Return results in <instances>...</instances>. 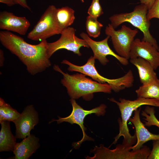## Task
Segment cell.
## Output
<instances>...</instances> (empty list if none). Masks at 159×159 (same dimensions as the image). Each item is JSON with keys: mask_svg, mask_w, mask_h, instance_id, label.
I'll return each instance as SVG.
<instances>
[{"mask_svg": "<svg viewBox=\"0 0 159 159\" xmlns=\"http://www.w3.org/2000/svg\"><path fill=\"white\" fill-rule=\"evenodd\" d=\"M0 41L3 46L19 58L31 75L42 72L51 65L47 54L46 40L37 44H31L21 37L6 31L0 32Z\"/></svg>", "mask_w": 159, "mask_h": 159, "instance_id": "1", "label": "cell"}, {"mask_svg": "<svg viewBox=\"0 0 159 159\" xmlns=\"http://www.w3.org/2000/svg\"><path fill=\"white\" fill-rule=\"evenodd\" d=\"M53 69L62 75L61 82L66 87L71 99H78L82 97L86 100H89L93 97L94 93H110L111 92V87L107 83H100L94 81L82 73L70 75L65 73L58 65H54Z\"/></svg>", "mask_w": 159, "mask_h": 159, "instance_id": "2", "label": "cell"}, {"mask_svg": "<svg viewBox=\"0 0 159 159\" xmlns=\"http://www.w3.org/2000/svg\"><path fill=\"white\" fill-rule=\"evenodd\" d=\"M109 100L116 103L118 106L121 113V119L118 122L119 127V134L115 138L112 144H115L121 136L123 137L122 144L126 147H131L136 142L137 137L135 133L133 135L130 133L127 125L128 121L130 118L132 112L135 110L143 105L155 106L156 99L138 97L134 100H130L120 98V102L113 98Z\"/></svg>", "mask_w": 159, "mask_h": 159, "instance_id": "3", "label": "cell"}, {"mask_svg": "<svg viewBox=\"0 0 159 159\" xmlns=\"http://www.w3.org/2000/svg\"><path fill=\"white\" fill-rule=\"evenodd\" d=\"M95 59L93 57H90L85 64L82 66L75 65L66 59L63 60L61 63L68 65L67 69L69 71L80 72L90 77L100 83H107L110 86L112 90L115 92H118L133 86L134 78L131 70H129L121 77L109 79L102 76L97 72L95 66Z\"/></svg>", "mask_w": 159, "mask_h": 159, "instance_id": "4", "label": "cell"}, {"mask_svg": "<svg viewBox=\"0 0 159 159\" xmlns=\"http://www.w3.org/2000/svg\"><path fill=\"white\" fill-rule=\"evenodd\" d=\"M148 11L147 7L141 4L136 6L131 12L114 14L109 19L110 24L115 29L123 23H130L143 32V37L142 40L151 43L159 50L156 40L149 31L150 22L147 18Z\"/></svg>", "mask_w": 159, "mask_h": 159, "instance_id": "5", "label": "cell"}, {"mask_svg": "<svg viewBox=\"0 0 159 159\" xmlns=\"http://www.w3.org/2000/svg\"><path fill=\"white\" fill-rule=\"evenodd\" d=\"M57 8L54 5L49 6L42 14L27 37L34 41H42L54 35L61 34L63 29L58 21Z\"/></svg>", "mask_w": 159, "mask_h": 159, "instance_id": "6", "label": "cell"}, {"mask_svg": "<svg viewBox=\"0 0 159 159\" xmlns=\"http://www.w3.org/2000/svg\"><path fill=\"white\" fill-rule=\"evenodd\" d=\"M72 107V110L71 114L65 117H61L58 116L59 119L53 120L50 122L57 121L59 124L63 122H67L71 124H76L80 126L82 133L83 137L80 141L74 143L72 145L74 148L77 149L79 148L82 143L86 140H93L91 137L87 136L85 132L86 128L84 125V121L85 117L88 115L95 113L96 115L103 116L106 112V106L102 104L99 106L90 110L84 109L76 102L74 99H71L70 100Z\"/></svg>", "mask_w": 159, "mask_h": 159, "instance_id": "7", "label": "cell"}, {"mask_svg": "<svg viewBox=\"0 0 159 159\" xmlns=\"http://www.w3.org/2000/svg\"><path fill=\"white\" fill-rule=\"evenodd\" d=\"M131 150V147H126L122 144H118L116 148L110 150L101 145L100 147L96 146L91 151L94 153L93 157L87 156V159H147L150 150L146 146H143L136 151Z\"/></svg>", "mask_w": 159, "mask_h": 159, "instance_id": "8", "label": "cell"}, {"mask_svg": "<svg viewBox=\"0 0 159 159\" xmlns=\"http://www.w3.org/2000/svg\"><path fill=\"white\" fill-rule=\"evenodd\" d=\"M105 32L106 35L111 37L113 47L119 55L128 59H129L132 45L138 30L123 25L120 29L116 31L109 24Z\"/></svg>", "mask_w": 159, "mask_h": 159, "instance_id": "9", "label": "cell"}, {"mask_svg": "<svg viewBox=\"0 0 159 159\" xmlns=\"http://www.w3.org/2000/svg\"><path fill=\"white\" fill-rule=\"evenodd\" d=\"M75 31L74 28L68 27L62 30L58 39L52 42L48 43L47 52L48 57L50 58L55 52L61 49L73 52L80 56L82 55L80 50L81 47H90L84 39L75 35Z\"/></svg>", "mask_w": 159, "mask_h": 159, "instance_id": "10", "label": "cell"}, {"mask_svg": "<svg viewBox=\"0 0 159 159\" xmlns=\"http://www.w3.org/2000/svg\"><path fill=\"white\" fill-rule=\"evenodd\" d=\"M80 35L92 49L94 54V58L98 59L103 65H105L109 62L106 57L108 55L115 57L124 65H127L128 64V59L116 54L110 47L108 43V40L110 37L109 36H107L102 41H96L91 39L84 32H82Z\"/></svg>", "mask_w": 159, "mask_h": 159, "instance_id": "11", "label": "cell"}, {"mask_svg": "<svg viewBox=\"0 0 159 159\" xmlns=\"http://www.w3.org/2000/svg\"><path fill=\"white\" fill-rule=\"evenodd\" d=\"M39 122L38 114L33 105L26 106L13 122L16 127V138L23 139L29 135L31 130L34 129Z\"/></svg>", "mask_w": 159, "mask_h": 159, "instance_id": "12", "label": "cell"}, {"mask_svg": "<svg viewBox=\"0 0 159 159\" xmlns=\"http://www.w3.org/2000/svg\"><path fill=\"white\" fill-rule=\"evenodd\" d=\"M138 57L148 61L155 70L159 67V50L151 43L136 38L132 44L130 58Z\"/></svg>", "mask_w": 159, "mask_h": 159, "instance_id": "13", "label": "cell"}, {"mask_svg": "<svg viewBox=\"0 0 159 159\" xmlns=\"http://www.w3.org/2000/svg\"><path fill=\"white\" fill-rule=\"evenodd\" d=\"M30 23L25 17L17 16L11 12L4 11L0 13V29L25 35Z\"/></svg>", "mask_w": 159, "mask_h": 159, "instance_id": "14", "label": "cell"}, {"mask_svg": "<svg viewBox=\"0 0 159 159\" xmlns=\"http://www.w3.org/2000/svg\"><path fill=\"white\" fill-rule=\"evenodd\" d=\"M140 107L139 109L135 110L134 111V116L129 120L134 126L137 137L136 143L131 147L132 151L140 149L143 144L149 140H159V134H153L150 132L141 121L140 116Z\"/></svg>", "mask_w": 159, "mask_h": 159, "instance_id": "15", "label": "cell"}, {"mask_svg": "<svg viewBox=\"0 0 159 159\" xmlns=\"http://www.w3.org/2000/svg\"><path fill=\"white\" fill-rule=\"evenodd\" d=\"M39 138L30 134L16 143L13 151L15 159H28L40 147Z\"/></svg>", "mask_w": 159, "mask_h": 159, "instance_id": "16", "label": "cell"}, {"mask_svg": "<svg viewBox=\"0 0 159 159\" xmlns=\"http://www.w3.org/2000/svg\"><path fill=\"white\" fill-rule=\"evenodd\" d=\"M130 62L138 69L142 85L150 83L158 78L155 70L147 61L140 57L130 59Z\"/></svg>", "mask_w": 159, "mask_h": 159, "instance_id": "17", "label": "cell"}, {"mask_svg": "<svg viewBox=\"0 0 159 159\" xmlns=\"http://www.w3.org/2000/svg\"><path fill=\"white\" fill-rule=\"evenodd\" d=\"M10 122L5 121L0 122V151L13 152L16 143L15 136L12 134Z\"/></svg>", "mask_w": 159, "mask_h": 159, "instance_id": "18", "label": "cell"}, {"mask_svg": "<svg viewBox=\"0 0 159 159\" xmlns=\"http://www.w3.org/2000/svg\"><path fill=\"white\" fill-rule=\"evenodd\" d=\"M138 97L155 99L159 100V79L142 85L135 90Z\"/></svg>", "mask_w": 159, "mask_h": 159, "instance_id": "19", "label": "cell"}, {"mask_svg": "<svg viewBox=\"0 0 159 159\" xmlns=\"http://www.w3.org/2000/svg\"><path fill=\"white\" fill-rule=\"evenodd\" d=\"M74 14V10L68 6L57 8V19L59 25L63 29L73 24L75 19Z\"/></svg>", "mask_w": 159, "mask_h": 159, "instance_id": "20", "label": "cell"}, {"mask_svg": "<svg viewBox=\"0 0 159 159\" xmlns=\"http://www.w3.org/2000/svg\"><path fill=\"white\" fill-rule=\"evenodd\" d=\"M20 113L0 98V122L5 121L14 122L20 115Z\"/></svg>", "mask_w": 159, "mask_h": 159, "instance_id": "21", "label": "cell"}, {"mask_svg": "<svg viewBox=\"0 0 159 159\" xmlns=\"http://www.w3.org/2000/svg\"><path fill=\"white\" fill-rule=\"evenodd\" d=\"M103 25L97 20V19L89 15L86 18V28L89 36L94 38L98 37Z\"/></svg>", "mask_w": 159, "mask_h": 159, "instance_id": "22", "label": "cell"}, {"mask_svg": "<svg viewBox=\"0 0 159 159\" xmlns=\"http://www.w3.org/2000/svg\"><path fill=\"white\" fill-rule=\"evenodd\" d=\"M155 111L154 107L148 105L145 108L144 111H143L142 115L144 116L145 126L150 127L154 125L159 128V121L155 115Z\"/></svg>", "mask_w": 159, "mask_h": 159, "instance_id": "23", "label": "cell"}, {"mask_svg": "<svg viewBox=\"0 0 159 159\" xmlns=\"http://www.w3.org/2000/svg\"><path fill=\"white\" fill-rule=\"evenodd\" d=\"M87 13L89 16L96 19L103 14L99 0H92Z\"/></svg>", "mask_w": 159, "mask_h": 159, "instance_id": "24", "label": "cell"}, {"mask_svg": "<svg viewBox=\"0 0 159 159\" xmlns=\"http://www.w3.org/2000/svg\"><path fill=\"white\" fill-rule=\"evenodd\" d=\"M147 18L149 21L154 18L159 19V0H156L150 9L148 10Z\"/></svg>", "mask_w": 159, "mask_h": 159, "instance_id": "25", "label": "cell"}, {"mask_svg": "<svg viewBox=\"0 0 159 159\" xmlns=\"http://www.w3.org/2000/svg\"><path fill=\"white\" fill-rule=\"evenodd\" d=\"M153 141V148L148 159H159V140Z\"/></svg>", "mask_w": 159, "mask_h": 159, "instance_id": "26", "label": "cell"}, {"mask_svg": "<svg viewBox=\"0 0 159 159\" xmlns=\"http://www.w3.org/2000/svg\"><path fill=\"white\" fill-rule=\"evenodd\" d=\"M16 4H18L23 8L31 11V9L28 6L26 0H13Z\"/></svg>", "mask_w": 159, "mask_h": 159, "instance_id": "27", "label": "cell"}, {"mask_svg": "<svg viewBox=\"0 0 159 159\" xmlns=\"http://www.w3.org/2000/svg\"><path fill=\"white\" fill-rule=\"evenodd\" d=\"M156 0H140L141 4L145 5L149 10L153 5Z\"/></svg>", "mask_w": 159, "mask_h": 159, "instance_id": "28", "label": "cell"}, {"mask_svg": "<svg viewBox=\"0 0 159 159\" xmlns=\"http://www.w3.org/2000/svg\"><path fill=\"white\" fill-rule=\"evenodd\" d=\"M0 2L5 4L9 6H11L16 4L13 0H0Z\"/></svg>", "mask_w": 159, "mask_h": 159, "instance_id": "29", "label": "cell"}, {"mask_svg": "<svg viewBox=\"0 0 159 159\" xmlns=\"http://www.w3.org/2000/svg\"><path fill=\"white\" fill-rule=\"evenodd\" d=\"M4 61V54L3 51L0 49V66H2L3 65Z\"/></svg>", "mask_w": 159, "mask_h": 159, "instance_id": "30", "label": "cell"}, {"mask_svg": "<svg viewBox=\"0 0 159 159\" xmlns=\"http://www.w3.org/2000/svg\"><path fill=\"white\" fill-rule=\"evenodd\" d=\"M155 106L159 107V100L156 99L155 102Z\"/></svg>", "mask_w": 159, "mask_h": 159, "instance_id": "31", "label": "cell"}, {"mask_svg": "<svg viewBox=\"0 0 159 159\" xmlns=\"http://www.w3.org/2000/svg\"><path fill=\"white\" fill-rule=\"evenodd\" d=\"M83 3L84 2V0H80Z\"/></svg>", "mask_w": 159, "mask_h": 159, "instance_id": "32", "label": "cell"}]
</instances>
